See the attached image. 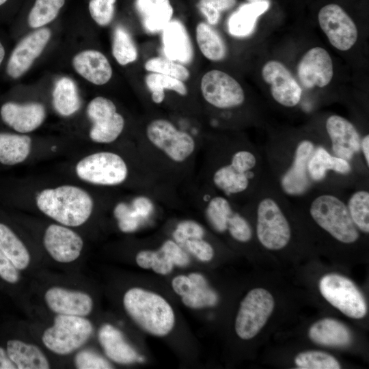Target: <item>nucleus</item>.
<instances>
[{"instance_id": "obj_7", "label": "nucleus", "mask_w": 369, "mask_h": 369, "mask_svg": "<svg viewBox=\"0 0 369 369\" xmlns=\"http://www.w3.org/2000/svg\"><path fill=\"white\" fill-rule=\"evenodd\" d=\"M329 143L326 144L332 154L349 162L355 169L366 178L368 168L361 157V137L355 125L339 115H331L325 121Z\"/></svg>"}, {"instance_id": "obj_35", "label": "nucleus", "mask_w": 369, "mask_h": 369, "mask_svg": "<svg viewBox=\"0 0 369 369\" xmlns=\"http://www.w3.org/2000/svg\"><path fill=\"white\" fill-rule=\"evenodd\" d=\"M145 83L151 92L152 100L156 104L164 100L165 90L174 91L182 96L187 94V88L183 81L162 74L149 73L145 77Z\"/></svg>"}, {"instance_id": "obj_11", "label": "nucleus", "mask_w": 369, "mask_h": 369, "mask_svg": "<svg viewBox=\"0 0 369 369\" xmlns=\"http://www.w3.org/2000/svg\"><path fill=\"white\" fill-rule=\"evenodd\" d=\"M146 135L154 146L176 162L185 161L195 150L192 136L165 119L152 120L147 126Z\"/></svg>"}, {"instance_id": "obj_30", "label": "nucleus", "mask_w": 369, "mask_h": 369, "mask_svg": "<svg viewBox=\"0 0 369 369\" xmlns=\"http://www.w3.org/2000/svg\"><path fill=\"white\" fill-rule=\"evenodd\" d=\"M188 254L174 241L167 240L156 251H152L151 269L160 275H167L174 266L184 267L189 264Z\"/></svg>"}, {"instance_id": "obj_55", "label": "nucleus", "mask_w": 369, "mask_h": 369, "mask_svg": "<svg viewBox=\"0 0 369 369\" xmlns=\"http://www.w3.org/2000/svg\"><path fill=\"white\" fill-rule=\"evenodd\" d=\"M246 1H248V3H256V2L261 1L262 0H246Z\"/></svg>"}, {"instance_id": "obj_43", "label": "nucleus", "mask_w": 369, "mask_h": 369, "mask_svg": "<svg viewBox=\"0 0 369 369\" xmlns=\"http://www.w3.org/2000/svg\"><path fill=\"white\" fill-rule=\"evenodd\" d=\"M226 231L235 241L241 243H247L253 237L252 228L248 221L234 210L228 219Z\"/></svg>"}, {"instance_id": "obj_6", "label": "nucleus", "mask_w": 369, "mask_h": 369, "mask_svg": "<svg viewBox=\"0 0 369 369\" xmlns=\"http://www.w3.org/2000/svg\"><path fill=\"white\" fill-rule=\"evenodd\" d=\"M94 331L85 316L56 314L51 326L42 333L44 346L58 355H67L82 347Z\"/></svg>"}, {"instance_id": "obj_33", "label": "nucleus", "mask_w": 369, "mask_h": 369, "mask_svg": "<svg viewBox=\"0 0 369 369\" xmlns=\"http://www.w3.org/2000/svg\"><path fill=\"white\" fill-rule=\"evenodd\" d=\"M188 276L193 282V288L187 295L181 297L182 303L193 309L215 305L218 295L209 287L206 278L198 273H192Z\"/></svg>"}, {"instance_id": "obj_12", "label": "nucleus", "mask_w": 369, "mask_h": 369, "mask_svg": "<svg viewBox=\"0 0 369 369\" xmlns=\"http://www.w3.org/2000/svg\"><path fill=\"white\" fill-rule=\"evenodd\" d=\"M200 90L208 103L221 109L239 107L245 98L240 83L232 76L219 70H209L202 76Z\"/></svg>"}, {"instance_id": "obj_50", "label": "nucleus", "mask_w": 369, "mask_h": 369, "mask_svg": "<svg viewBox=\"0 0 369 369\" xmlns=\"http://www.w3.org/2000/svg\"><path fill=\"white\" fill-rule=\"evenodd\" d=\"M172 286L176 294L183 297L190 292L193 288V282L189 276L180 275L173 278Z\"/></svg>"}, {"instance_id": "obj_3", "label": "nucleus", "mask_w": 369, "mask_h": 369, "mask_svg": "<svg viewBox=\"0 0 369 369\" xmlns=\"http://www.w3.org/2000/svg\"><path fill=\"white\" fill-rule=\"evenodd\" d=\"M264 154L254 148H241L213 175L215 186L227 196L252 193L267 172Z\"/></svg>"}, {"instance_id": "obj_47", "label": "nucleus", "mask_w": 369, "mask_h": 369, "mask_svg": "<svg viewBox=\"0 0 369 369\" xmlns=\"http://www.w3.org/2000/svg\"><path fill=\"white\" fill-rule=\"evenodd\" d=\"M20 271L0 250V284L2 286L14 287L21 280Z\"/></svg>"}, {"instance_id": "obj_23", "label": "nucleus", "mask_w": 369, "mask_h": 369, "mask_svg": "<svg viewBox=\"0 0 369 369\" xmlns=\"http://www.w3.org/2000/svg\"><path fill=\"white\" fill-rule=\"evenodd\" d=\"M75 70L95 85H104L112 76V68L100 51L87 50L76 55L72 61Z\"/></svg>"}, {"instance_id": "obj_40", "label": "nucleus", "mask_w": 369, "mask_h": 369, "mask_svg": "<svg viewBox=\"0 0 369 369\" xmlns=\"http://www.w3.org/2000/svg\"><path fill=\"white\" fill-rule=\"evenodd\" d=\"M144 68L146 71L150 72L162 74L183 82L190 77V72L185 66L167 58H151L146 62Z\"/></svg>"}, {"instance_id": "obj_4", "label": "nucleus", "mask_w": 369, "mask_h": 369, "mask_svg": "<svg viewBox=\"0 0 369 369\" xmlns=\"http://www.w3.org/2000/svg\"><path fill=\"white\" fill-rule=\"evenodd\" d=\"M36 200L42 213L68 227H78L85 223L94 207L93 200L86 191L70 184L43 189Z\"/></svg>"}, {"instance_id": "obj_49", "label": "nucleus", "mask_w": 369, "mask_h": 369, "mask_svg": "<svg viewBox=\"0 0 369 369\" xmlns=\"http://www.w3.org/2000/svg\"><path fill=\"white\" fill-rule=\"evenodd\" d=\"M131 206L137 210L143 220L147 219L153 210L152 201L146 197H136L131 202Z\"/></svg>"}, {"instance_id": "obj_20", "label": "nucleus", "mask_w": 369, "mask_h": 369, "mask_svg": "<svg viewBox=\"0 0 369 369\" xmlns=\"http://www.w3.org/2000/svg\"><path fill=\"white\" fill-rule=\"evenodd\" d=\"M2 121L19 133H27L38 128L46 116L44 107L38 102L4 103L0 109Z\"/></svg>"}, {"instance_id": "obj_52", "label": "nucleus", "mask_w": 369, "mask_h": 369, "mask_svg": "<svg viewBox=\"0 0 369 369\" xmlns=\"http://www.w3.org/2000/svg\"><path fill=\"white\" fill-rule=\"evenodd\" d=\"M0 369H17L3 344H0Z\"/></svg>"}, {"instance_id": "obj_24", "label": "nucleus", "mask_w": 369, "mask_h": 369, "mask_svg": "<svg viewBox=\"0 0 369 369\" xmlns=\"http://www.w3.org/2000/svg\"><path fill=\"white\" fill-rule=\"evenodd\" d=\"M17 369H48L50 363L36 345L19 338L9 337L3 344Z\"/></svg>"}, {"instance_id": "obj_10", "label": "nucleus", "mask_w": 369, "mask_h": 369, "mask_svg": "<svg viewBox=\"0 0 369 369\" xmlns=\"http://www.w3.org/2000/svg\"><path fill=\"white\" fill-rule=\"evenodd\" d=\"M272 295L264 288L251 290L242 300L235 320V331L239 338L249 340L266 324L274 309Z\"/></svg>"}, {"instance_id": "obj_2", "label": "nucleus", "mask_w": 369, "mask_h": 369, "mask_svg": "<svg viewBox=\"0 0 369 369\" xmlns=\"http://www.w3.org/2000/svg\"><path fill=\"white\" fill-rule=\"evenodd\" d=\"M295 200L305 204L312 220L335 240L347 245L359 240L360 231L353 223L339 190L314 188Z\"/></svg>"}, {"instance_id": "obj_5", "label": "nucleus", "mask_w": 369, "mask_h": 369, "mask_svg": "<svg viewBox=\"0 0 369 369\" xmlns=\"http://www.w3.org/2000/svg\"><path fill=\"white\" fill-rule=\"evenodd\" d=\"M124 308L143 330L155 336H165L174 328V312L161 295L141 288H131L123 297Z\"/></svg>"}, {"instance_id": "obj_9", "label": "nucleus", "mask_w": 369, "mask_h": 369, "mask_svg": "<svg viewBox=\"0 0 369 369\" xmlns=\"http://www.w3.org/2000/svg\"><path fill=\"white\" fill-rule=\"evenodd\" d=\"M319 289L323 297L333 307L352 318H361L367 314L366 300L348 278L336 273L324 275Z\"/></svg>"}, {"instance_id": "obj_37", "label": "nucleus", "mask_w": 369, "mask_h": 369, "mask_svg": "<svg viewBox=\"0 0 369 369\" xmlns=\"http://www.w3.org/2000/svg\"><path fill=\"white\" fill-rule=\"evenodd\" d=\"M65 0H36L28 16V23L32 28L40 27L53 20Z\"/></svg>"}, {"instance_id": "obj_14", "label": "nucleus", "mask_w": 369, "mask_h": 369, "mask_svg": "<svg viewBox=\"0 0 369 369\" xmlns=\"http://www.w3.org/2000/svg\"><path fill=\"white\" fill-rule=\"evenodd\" d=\"M319 25L333 46L348 51L357 40V27L348 14L338 5L323 7L318 14Z\"/></svg>"}, {"instance_id": "obj_39", "label": "nucleus", "mask_w": 369, "mask_h": 369, "mask_svg": "<svg viewBox=\"0 0 369 369\" xmlns=\"http://www.w3.org/2000/svg\"><path fill=\"white\" fill-rule=\"evenodd\" d=\"M295 362L301 369H339L338 361L332 355L322 351H309L297 355Z\"/></svg>"}, {"instance_id": "obj_56", "label": "nucleus", "mask_w": 369, "mask_h": 369, "mask_svg": "<svg viewBox=\"0 0 369 369\" xmlns=\"http://www.w3.org/2000/svg\"><path fill=\"white\" fill-rule=\"evenodd\" d=\"M8 0H0V6L3 5Z\"/></svg>"}, {"instance_id": "obj_15", "label": "nucleus", "mask_w": 369, "mask_h": 369, "mask_svg": "<svg viewBox=\"0 0 369 369\" xmlns=\"http://www.w3.org/2000/svg\"><path fill=\"white\" fill-rule=\"evenodd\" d=\"M262 76L270 85L271 96L277 103L286 107H294L299 103L302 90L282 63L267 62L262 68Z\"/></svg>"}, {"instance_id": "obj_26", "label": "nucleus", "mask_w": 369, "mask_h": 369, "mask_svg": "<svg viewBox=\"0 0 369 369\" xmlns=\"http://www.w3.org/2000/svg\"><path fill=\"white\" fill-rule=\"evenodd\" d=\"M135 8L145 30L151 33L161 31L174 13L169 0H136Z\"/></svg>"}, {"instance_id": "obj_38", "label": "nucleus", "mask_w": 369, "mask_h": 369, "mask_svg": "<svg viewBox=\"0 0 369 369\" xmlns=\"http://www.w3.org/2000/svg\"><path fill=\"white\" fill-rule=\"evenodd\" d=\"M112 53L122 66L135 62L137 50L129 33L122 27L115 29L113 34Z\"/></svg>"}, {"instance_id": "obj_46", "label": "nucleus", "mask_w": 369, "mask_h": 369, "mask_svg": "<svg viewBox=\"0 0 369 369\" xmlns=\"http://www.w3.org/2000/svg\"><path fill=\"white\" fill-rule=\"evenodd\" d=\"M116 0H90L89 10L94 21L100 26L110 23L114 14Z\"/></svg>"}, {"instance_id": "obj_34", "label": "nucleus", "mask_w": 369, "mask_h": 369, "mask_svg": "<svg viewBox=\"0 0 369 369\" xmlns=\"http://www.w3.org/2000/svg\"><path fill=\"white\" fill-rule=\"evenodd\" d=\"M345 203L349 215L357 229L369 232V191L366 187H357L349 194Z\"/></svg>"}, {"instance_id": "obj_54", "label": "nucleus", "mask_w": 369, "mask_h": 369, "mask_svg": "<svg viewBox=\"0 0 369 369\" xmlns=\"http://www.w3.org/2000/svg\"><path fill=\"white\" fill-rule=\"evenodd\" d=\"M4 56H5V50L3 45L0 42V65L3 59Z\"/></svg>"}, {"instance_id": "obj_13", "label": "nucleus", "mask_w": 369, "mask_h": 369, "mask_svg": "<svg viewBox=\"0 0 369 369\" xmlns=\"http://www.w3.org/2000/svg\"><path fill=\"white\" fill-rule=\"evenodd\" d=\"M87 114L92 122L89 135L94 142L111 143L124 129V118L117 112L115 104L107 98L97 96L92 100L87 105Z\"/></svg>"}, {"instance_id": "obj_19", "label": "nucleus", "mask_w": 369, "mask_h": 369, "mask_svg": "<svg viewBox=\"0 0 369 369\" xmlns=\"http://www.w3.org/2000/svg\"><path fill=\"white\" fill-rule=\"evenodd\" d=\"M44 301L56 314L87 316L93 309V299L90 295L81 290L53 286L44 295Z\"/></svg>"}, {"instance_id": "obj_29", "label": "nucleus", "mask_w": 369, "mask_h": 369, "mask_svg": "<svg viewBox=\"0 0 369 369\" xmlns=\"http://www.w3.org/2000/svg\"><path fill=\"white\" fill-rule=\"evenodd\" d=\"M31 149V139L24 134L0 132V164L13 166L25 161Z\"/></svg>"}, {"instance_id": "obj_28", "label": "nucleus", "mask_w": 369, "mask_h": 369, "mask_svg": "<svg viewBox=\"0 0 369 369\" xmlns=\"http://www.w3.org/2000/svg\"><path fill=\"white\" fill-rule=\"evenodd\" d=\"M269 7V2L267 0L243 4L230 16L228 23L229 33L236 37L250 35L254 29L258 18Z\"/></svg>"}, {"instance_id": "obj_36", "label": "nucleus", "mask_w": 369, "mask_h": 369, "mask_svg": "<svg viewBox=\"0 0 369 369\" xmlns=\"http://www.w3.org/2000/svg\"><path fill=\"white\" fill-rule=\"evenodd\" d=\"M233 210L230 201L226 197L215 196L206 206V219L216 232L223 233L226 231L228 221Z\"/></svg>"}, {"instance_id": "obj_31", "label": "nucleus", "mask_w": 369, "mask_h": 369, "mask_svg": "<svg viewBox=\"0 0 369 369\" xmlns=\"http://www.w3.org/2000/svg\"><path fill=\"white\" fill-rule=\"evenodd\" d=\"M197 46L208 59L219 62L226 55V46L220 35L208 23L201 22L195 29Z\"/></svg>"}, {"instance_id": "obj_48", "label": "nucleus", "mask_w": 369, "mask_h": 369, "mask_svg": "<svg viewBox=\"0 0 369 369\" xmlns=\"http://www.w3.org/2000/svg\"><path fill=\"white\" fill-rule=\"evenodd\" d=\"M183 247L202 262L210 261L214 256V249L212 245L202 238L187 240Z\"/></svg>"}, {"instance_id": "obj_1", "label": "nucleus", "mask_w": 369, "mask_h": 369, "mask_svg": "<svg viewBox=\"0 0 369 369\" xmlns=\"http://www.w3.org/2000/svg\"><path fill=\"white\" fill-rule=\"evenodd\" d=\"M320 142L300 137L292 141L266 146L264 156L267 169L279 189L288 198H299L314 189L308 165Z\"/></svg>"}, {"instance_id": "obj_27", "label": "nucleus", "mask_w": 369, "mask_h": 369, "mask_svg": "<svg viewBox=\"0 0 369 369\" xmlns=\"http://www.w3.org/2000/svg\"><path fill=\"white\" fill-rule=\"evenodd\" d=\"M0 250L20 271L29 266L31 256L28 249L10 223L1 219Z\"/></svg>"}, {"instance_id": "obj_53", "label": "nucleus", "mask_w": 369, "mask_h": 369, "mask_svg": "<svg viewBox=\"0 0 369 369\" xmlns=\"http://www.w3.org/2000/svg\"><path fill=\"white\" fill-rule=\"evenodd\" d=\"M360 152L366 166L369 168V135L361 137Z\"/></svg>"}, {"instance_id": "obj_25", "label": "nucleus", "mask_w": 369, "mask_h": 369, "mask_svg": "<svg viewBox=\"0 0 369 369\" xmlns=\"http://www.w3.org/2000/svg\"><path fill=\"white\" fill-rule=\"evenodd\" d=\"M308 335L314 342L331 347H344L352 341V334L348 328L341 322L330 318L321 319L313 324Z\"/></svg>"}, {"instance_id": "obj_17", "label": "nucleus", "mask_w": 369, "mask_h": 369, "mask_svg": "<svg viewBox=\"0 0 369 369\" xmlns=\"http://www.w3.org/2000/svg\"><path fill=\"white\" fill-rule=\"evenodd\" d=\"M297 75L305 88L327 85L333 75V62L328 52L319 46L307 51L298 64Z\"/></svg>"}, {"instance_id": "obj_45", "label": "nucleus", "mask_w": 369, "mask_h": 369, "mask_svg": "<svg viewBox=\"0 0 369 369\" xmlns=\"http://www.w3.org/2000/svg\"><path fill=\"white\" fill-rule=\"evenodd\" d=\"M74 364L78 369H109L111 364L104 357L89 349L79 351L74 358Z\"/></svg>"}, {"instance_id": "obj_22", "label": "nucleus", "mask_w": 369, "mask_h": 369, "mask_svg": "<svg viewBox=\"0 0 369 369\" xmlns=\"http://www.w3.org/2000/svg\"><path fill=\"white\" fill-rule=\"evenodd\" d=\"M163 50L167 59L188 64L193 57V49L184 26L171 20L161 31Z\"/></svg>"}, {"instance_id": "obj_44", "label": "nucleus", "mask_w": 369, "mask_h": 369, "mask_svg": "<svg viewBox=\"0 0 369 369\" xmlns=\"http://www.w3.org/2000/svg\"><path fill=\"white\" fill-rule=\"evenodd\" d=\"M204 235L203 227L193 220L180 221L173 232L174 241L182 248L187 240L202 238Z\"/></svg>"}, {"instance_id": "obj_16", "label": "nucleus", "mask_w": 369, "mask_h": 369, "mask_svg": "<svg viewBox=\"0 0 369 369\" xmlns=\"http://www.w3.org/2000/svg\"><path fill=\"white\" fill-rule=\"evenodd\" d=\"M43 245L55 261L70 263L79 258L84 243L81 236L69 227L51 224L45 230Z\"/></svg>"}, {"instance_id": "obj_21", "label": "nucleus", "mask_w": 369, "mask_h": 369, "mask_svg": "<svg viewBox=\"0 0 369 369\" xmlns=\"http://www.w3.org/2000/svg\"><path fill=\"white\" fill-rule=\"evenodd\" d=\"M98 339L106 356L113 362L130 364L141 360L122 333L111 324L106 323L100 327Z\"/></svg>"}, {"instance_id": "obj_32", "label": "nucleus", "mask_w": 369, "mask_h": 369, "mask_svg": "<svg viewBox=\"0 0 369 369\" xmlns=\"http://www.w3.org/2000/svg\"><path fill=\"white\" fill-rule=\"evenodd\" d=\"M53 104L56 111L63 116H70L79 110L81 100L71 79L63 77L57 81L53 92Z\"/></svg>"}, {"instance_id": "obj_8", "label": "nucleus", "mask_w": 369, "mask_h": 369, "mask_svg": "<svg viewBox=\"0 0 369 369\" xmlns=\"http://www.w3.org/2000/svg\"><path fill=\"white\" fill-rule=\"evenodd\" d=\"M77 176L82 180L96 185L114 186L128 176L123 159L111 152L93 153L81 159L75 166Z\"/></svg>"}, {"instance_id": "obj_41", "label": "nucleus", "mask_w": 369, "mask_h": 369, "mask_svg": "<svg viewBox=\"0 0 369 369\" xmlns=\"http://www.w3.org/2000/svg\"><path fill=\"white\" fill-rule=\"evenodd\" d=\"M113 215L118 220L119 229L123 232L137 230L143 221L131 204L125 202H120L115 206Z\"/></svg>"}, {"instance_id": "obj_18", "label": "nucleus", "mask_w": 369, "mask_h": 369, "mask_svg": "<svg viewBox=\"0 0 369 369\" xmlns=\"http://www.w3.org/2000/svg\"><path fill=\"white\" fill-rule=\"evenodd\" d=\"M51 37L47 28L33 31L15 47L9 59L6 72L13 79L23 75L42 53Z\"/></svg>"}, {"instance_id": "obj_42", "label": "nucleus", "mask_w": 369, "mask_h": 369, "mask_svg": "<svg viewBox=\"0 0 369 369\" xmlns=\"http://www.w3.org/2000/svg\"><path fill=\"white\" fill-rule=\"evenodd\" d=\"M236 0H199L197 6L210 25H217L223 12L232 9Z\"/></svg>"}, {"instance_id": "obj_51", "label": "nucleus", "mask_w": 369, "mask_h": 369, "mask_svg": "<svg viewBox=\"0 0 369 369\" xmlns=\"http://www.w3.org/2000/svg\"><path fill=\"white\" fill-rule=\"evenodd\" d=\"M136 263L137 265L145 269H151L152 265V251L143 250L140 251L135 257Z\"/></svg>"}]
</instances>
